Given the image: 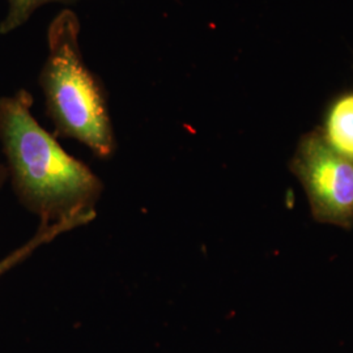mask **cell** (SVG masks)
<instances>
[{"label":"cell","instance_id":"obj_1","mask_svg":"<svg viewBox=\"0 0 353 353\" xmlns=\"http://www.w3.org/2000/svg\"><path fill=\"white\" fill-rule=\"evenodd\" d=\"M26 92L0 99V141L13 190L41 224L96 217L103 183L92 169L64 151L30 112Z\"/></svg>","mask_w":353,"mask_h":353},{"label":"cell","instance_id":"obj_2","mask_svg":"<svg viewBox=\"0 0 353 353\" xmlns=\"http://www.w3.org/2000/svg\"><path fill=\"white\" fill-rule=\"evenodd\" d=\"M80 21L75 13H59L49 26V54L39 84L55 134L84 144L101 160L113 157L117 140L100 80L84 63Z\"/></svg>","mask_w":353,"mask_h":353},{"label":"cell","instance_id":"obj_3","mask_svg":"<svg viewBox=\"0 0 353 353\" xmlns=\"http://www.w3.org/2000/svg\"><path fill=\"white\" fill-rule=\"evenodd\" d=\"M290 170L303 186L316 221L353 228V159L334 150L314 130L299 141Z\"/></svg>","mask_w":353,"mask_h":353},{"label":"cell","instance_id":"obj_4","mask_svg":"<svg viewBox=\"0 0 353 353\" xmlns=\"http://www.w3.org/2000/svg\"><path fill=\"white\" fill-rule=\"evenodd\" d=\"M318 131L334 150L353 159V92L332 100Z\"/></svg>","mask_w":353,"mask_h":353},{"label":"cell","instance_id":"obj_5","mask_svg":"<svg viewBox=\"0 0 353 353\" xmlns=\"http://www.w3.org/2000/svg\"><path fill=\"white\" fill-rule=\"evenodd\" d=\"M90 221H92L90 219H71V220H63L52 224H39L37 232L30 240L26 241L23 246L13 250L6 258L0 259V278L4 274H7L10 270H12L13 267L24 262L26 258H29L41 246L49 243L57 237H59L61 234L67 233L75 228L87 225Z\"/></svg>","mask_w":353,"mask_h":353},{"label":"cell","instance_id":"obj_6","mask_svg":"<svg viewBox=\"0 0 353 353\" xmlns=\"http://www.w3.org/2000/svg\"><path fill=\"white\" fill-rule=\"evenodd\" d=\"M75 0H7L8 12L0 26V33L7 34L26 24L30 16L49 3H72Z\"/></svg>","mask_w":353,"mask_h":353},{"label":"cell","instance_id":"obj_7","mask_svg":"<svg viewBox=\"0 0 353 353\" xmlns=\"http://www.w3.org/2000/svg\"><path fill=\"white\" fill-rule=\"evenodd\" d=\"M3 179H4V170H3V168H1V165H0V186H1V183H3Z\"/></svg>","mask_w":353,"mask_h":353}]
</instances>
